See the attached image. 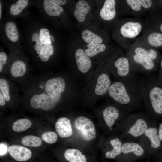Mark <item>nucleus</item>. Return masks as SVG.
<instances>
[{
  "label": "nucleus",
  "instance_id": "nucleus-29",
  "mask_svg": "<svg viewBox=\"0 0 162 162\" xmlns=\"http://www.w3.org/2000/svg\"><path fill=\"white\" fill-rule=\"evenodd\" d=\"M55 128L57 134L61 138L68 137L73 134L71 122L67 117L59 118L56 122Z\"/></svg>",
  "mask_w": 162,
  "mask_h": 162
},
{
  "label": "nucleus",
  "instance_id": "nucleus-40",
  "mask_svg": "<svg viewBox=\"0 0 162 162\" xmlns=\"http://www.w3.org/2000/svg\"><path fill=\"white\" fill-rule=\"evenodd\" d=\"M4 7V0H0V21H1L4 16H3V12Z\"/></svg>",
  "mask_w": 162,
  "mask_h": 162
},
{
  "label": "nucleus",
  "instance_id": "nucleus-2",
  "mask_svg": "<svg viewBox=\"0 0 162 162\" xmlns=\"http://www.w3.org/2000/svg\"><path fill=\"white\" fill-rule=\"evenodd\" d=\"M27 20L21 32L24 51L33 67L41 73L54 72L65 53V35L43 20Z\"/></svg>",
  "mask_w": 162,
  "mask_h": 162
},
{
  "label": "nucleus",
  "instance_id": "nucleus-32",
  "mask_svg": "<svg viewBox=\"0 0 162 162\" xmlns=\"http://www.w3.org/2000/svg\"><path fill=\"white\" fill-rule=\"evenodd\" d=\"M9 61V55L2 46L0 49V76H8Z\"/></svg>",
  "mask_w": 162,
  "mask_h": 162
},
{
  "label": "nucleus",
  "instance_id": "nucleus-16",
  "mask_svg": "<svg viewBox=\"0 0 162 162\" xmlns=\"http://www.w3.org/2000/svg\"><path fill=\"white\" fill-rule=\"evenodd\" d=\"M118 157L120 162H135L148 158L150 156L138 142L124 140L122 147L121 153Z\"/></svg>",
  "mask_w": 162,
  "mask_h": 162
},
{
  "label": "nucleus",
  "instance_id": "nucleus-21",
  "mask_svg": "<svg viewBox=\"0 0 162 162\" xmlns=\"http://www.w3.org/2000/svg\"><path fill=\"white\" fill-rule=\"evenodd\" d=\"M118 7L120 16L129 15L140 17L147 13L139 0H118Z\"/></svg>",
  "mask_w": 162,
  "mask_h": 162
},
{
  "label": "nucleus",
  "instance_id": "nucleus-31",
  "mask_svg": "<svg viewBox=\"0 0 162 162\" xmlns=\"http://www.w3.org/2000/svg\"><path fill=\"white\" fill-rule=\"evenodd\" d=\"M65 159L69 162H86V157L79 150L69 148L65 150L64 154Z\"/></svg>",
  "mask_w": 162,
  "mask_h": 162
},
{
  "label": "nucleus",
  "instance_id": "nucleus-27",
  "mask_svg": "<svg viewBox=\"0 0 162 162\" xmlns=\"http://www.w3.org/2000/svg\"><path fill=\"white\" fill-rule=\"evenodd\" d=\"M8 152L10 155L19 161H24L29 159L32 152L29 149L21 146L13 145L9 146Z\"/></svg>",
  "mask_w": 162,
  "mask_h": 162
},
{
  "label": "nucleus",
  "instance_id": "nucleus-6",
  "mask_svg": "<svg viewBox=\"0 0 162 162\" xmlns=\"http://www.w3.org/2000/svg\"><path fill=\"white\" fill-rule=\"evenodd\" d=\"M65 53L66 62L74 77L86 79L87 81L95 69L93 60L86 54L82 47L78 46L73 50L67 44Z\"/></svg>",
  "mask_w": 162,
  "mask_h": 162
},
{
  "label": "nucleus",
  "instance_id": "nucleus-43",
  "mask_svg": "<svg viewBox=\"0 0 162 162\" xmlns=\"http://www.w3.org/2000/svg\"><path fill=\"white\" fill-rule=\"evenodd\" d=\"M157 5L159 9H162V0H157Z\"/></svg>",
  "mask_w": 162,
  "mask_h": 162
},
{
  "label": "nucleus",
  "instance_id": "nucleus-5",
  "mask_svg": "<svg viewBox=\"0 0 162 162\" xmlns=\"http://www.w3.org/2000/svg\"><path fill=\"white\" fill-rule=\"evenodd\" d=\"M40 13L43 20L59 29H68L71 20L67 10L53 0H34V5Z\"/></svg>",
  "mask_w": 162,
  "mask_h": 162
},
{
  "label": "nucleus",
  "instance_id": "nucleus-36",
  "mask_svg": "<svg viewBox=\"0 0 162 162\" xmlns=\"http://www.w3.org/2000/svg\"><path fill=\"white\" fill-rule=\"evenodd\" d=\"M42 140L45 142L50 144L55 143L57 140V134L54 131H48L44 132L41 136Z\"/></svg>",
  "mask_w": 162,
  "mask_h": 162
},
{
  "label": "nucleus",
  "instance_id": "nucleus-42",
  "mask_svg": "<svg viewBox=\"0 0 162 162\" xmlns=\"http://www.w3.org/2000/svg\"><path fill=\"white\" fill-rule=\"evenodd\" d=\"M7 148L6 146L2 144H0V155L4 154L6 152Z\"/></svg>",
  "mask_w": 162,
  "mask_h": 162
},
{
  "label": "nucleus",
  "instance_id": "nucleus-38",
  "mask_svg": "<svg viewBox=\"0 0 162 162\" xmlns=\"http://www.w3.org/2000/svg\"><path fill=\"white\" fill-rule=\"evenodd\" d=\"M154 156L155 162H162V144L159 152Z\"/></svg>",
  "mask_w": 162,
  "mask_h": 162
},
{
  "label": "nucleus",
  "instance_id": "nucleus-12",
  "mask_svg": "<svg viewBox=\"0 0 162 162\" xmlns=\"http://www.w3.org/2000/svg\"><path fill=\"white\" fill-rule=\"evenodd\" d=\"M0 39L8 49H18L24 50L21 32L15 21L7 16L0 21Z\"/></svg>",
  "mask_w": 162,
  "mask_h": 162
},
{
  "label": "nucleus",
  "instance_id": "nucleus-37",
  "mask_svg": "<svg viewBox=\"0 0 162 162\" xmlns=\"http://www.w3.org/2000/svg\"><path fill=\"white\" fill-rule=\"evenodd\" d=\"M56 3L67 10L70 8L73 4L71 1L67 0H53Z\"/></svg>",
  "mask_w": 162,
  "mask_h": 162
},
{
  "label": "nucleus",
  "instance_id": "nucleus-10",
  "mask_svg": "<svg viewBox=\"0 0 162 162\" xmlns=\"http://www.w3.org/2000/svg\"><path fill=\"white\" fill-rule=\"evenodd\" d=\"M9 78L17 83L27 77L33 70L30 58L23 50L18 49H8Z\"/></svg>",
  "mask_w": 162,
  "mask_h": 162
},
{
  "label": "nucleus",
  "instance_id": "nucleus-22",
  "mask_svg": "<svg viewBox=\"0 0 162 162\" xmlns=\"http://www.w3.org/2000/svg\"><path fill=\"white\" fill-rule=\"evenodd\" d=\"M81 36L82 40L87 44H108L110 40L108 30L105 28L97 32L92 28L86 27L81 31Z\"/></svg>",
  "mask_w": 162,
  "mask_h": 162
},
{
  "label": "nucleus",
  "instance_id": "nucleus-4",
  "mask_svg": "<svg viewBox=\"0 0 162 162\" xmlns=\"http://www.w3.org/2000/svg\"><path fill=\"white\" fill-rule=\"evenodd\" d=\"M98 64L82 91L81 95L83 98L95 100L107 94L112 82L110 73L102 61H99Z\"/></svg>",
  "mask_w": 162,
  "mask_h": 162
},
{
  "label": "nucleus",
  "instance_id": "nucleus-39",
  "mask_svg": "<svg viewBox=\"0 0 162 162\" xmlns=\"http://www.w3.org/2000/svg\"><path fill=\"white\" fill-rule=\"evenodd\" d=\"M159 65L160 66V71L158 80L157 81L162 83V56H161Z\"/></svg>",
  "mask_w": 162,
  "mask_h": 162
},
{
  "label": "nucleus",
  "instance_id": "nucleus-26",
  "mask_svg": "<svg viewBox=\"0 0 162 162\" xmlns=\"http://www.w3.org/2000/svg\"><path fill=\"white\" fill-rule=\"evenodd\" d=\"M92 4L84 0H79L75 4L72 12L74 17L79 23H86L92 10Z\"/></svg>",
  "mask_w": 162,
  "mask_h": 162
},
{
  "label": "nucleus",
  "instance_id": "nucleus-34",
  "mask_svg": "<svg viewBox=\"0 0 162 162\" xmlns=\"http://www.w3.org/2000/svg\"><path fill=\"white\" fill-rule=\"evenodd\" d=\"M42 142L40 138L32 135L25 136L21 140V143L24 146L33 147L40 146Z\"/></svg>",
  "mask_w": 162,
  "mask_h": 162
},
{
  "label": "nucleus",
  "instance_id": "nucleus-1",
  "mask_svg": "<svg viewBox=\"0 0 162 162\" xmlns=\"http://www.w3.org/2000/svg\"><path fill=\"white\" fill-rule=\"evenodd\" d=\"M23 104L48 113L74 98L73 77L65 72L30 74L18 83Z\"/></svg>",
  "mask_w": 162,
  "mask_h": 162
},
{
  "label": "nucleus",
  "instance_id": "nucleus-25",
  "mask_svg": "<svg viewBox=\"0 0 162 162\" xmlns=\"http://www.w3.org/2000/svg\"><path fill=\"white\" fill-rule=\"evenodd\" d=\"M136 40L152 48L162 49V33L155 28L145 27L141 35Z\"/></svg>",
  "mask_w": 162,
  "mask_h": 162
},
{
  "label": "nucleus",
  "instance_id": "nucleus-20",
  "mask_svg": "<svg viewBox=\"0 0 162 162\" xmlns=\"http://www.w3.org/2000/svg\"><path fill=\"white\" fill-rule=\"evenodd\" d=\"M130 112L114 104L106 106L103 110L102 114L106 126L110 131H112L117 121L123 122L126 116Z\"/></svg>",
  "mask_w": 162,
  "mask_h": 162
},
{
  "label": "nucleus",
  "instance_id": "nucleus-35",
  "mask_svg": "<svg viewBox=\"0 0 162 162\" xmlns=\"http://www.w3.org/2000/svg\"><path fill=\"white\" fill-rule=\"evenodd\" d=\"M142 7L147 13L155 12L160 9L157 5V0H139Z\"/></svg>",
  "mask_w": 162,
  "mask_h": 162
},
{
  "label": "nucleus",
  "instance_id": "nucleus-15",
  "mask_svg": "<svg viewBox=\"0 0 162 162\" xmlns=\"http://www.w3.org/2000/svg\"><path fill=\"white\" fill-rule=\"evenodd\" d=\"M155 121L138 140L139 143L150 157L158 153L162 144L158 134V127Z\"/></svg>",
  "mask_w": 162,
  "mask_h": 162
},
{
  "label": "nucleus",
  "instance_id": "nucleus-8",
  "mask_svg": "<svg viewBox=\"0 0 162 162\" xmlns=\"http://www.w3.org/2000/svg\"><path fill=\"white\" fill-rule=\"evenodd\" d=\"M155 121L143 112H130L124 120L121 135L124 141H136Z\"/></svg>",
  "mask_w": 162,
  "mask_h": 162
},
{
  "label": "nucleus",
  "instance_id": "nucleus-14",
  "mask_svg": "<svg viewBox=\"0 0 162 162\" xmlns=\"http://www.w3.org/2000/svg\"><path fill=\"white\" fill-rule=\"evenodd\" d=\"M98 18L107 30H112L119 20L118 0L103 1L98 11Z\"/></svg>",
  "mask_w": 162,
  "mask_h": 162
},
{
  "label": "nucleus",
  "instance_id": "nucleus-9",
  "mask_svg": "<svg viewBox=\"0 0 162 162\" xmlns=\"http://www.w3.org/2000/svg\"><path fill=\"white\" fill-rule=\"evenodd\" d=\"M142 104L147 114L156 121L162 118V83L157 81L142 85Z\"/></svg>",
  "mask_w": 162,
  "mask_h": 162
},
{
  "label": "nucleus",
  "instance_id": "nucleus-11",
  "mask_svg": "<svg viewBox=\"0 0 162 162\" xmlns=\"http://www.w3.org/2000/svg\"><path fill=\"white\" fill-rule=\"evenodd\" d=\"M115 78L124 80L134 76L130 60L120 48H115L102 61Z\"/></svg>",
  "mask_w": 162,
  "mask_h": 162
},
{
  "label": "nucleus",
  "instance_id": "nucleus-18",
  "mask_svg": "<svg viewBox=\"0 0 162 162\" xmlns=\"http://www.w3.org/2000/svg\"><path fill=\"white\" fill-rule=\"evenodd\" d=\"M126 54L130 60L132 73L140 72L149 74L157 70L158 66L151 59L127 51H126Z\"/></svg>",
  "mask_w": 162,
  "mask_h": 162
},
{
  "label": "nucleus",
  "instance_id": "nucleus-7",
  "mask_svg": "<svg viewBox=\"0 0 162 162\" xmlns=\"http://www.w3.org/2000/svg\"><path fill=\"white\" fill-rule=\"evenodd\" d=\"M145 25L144 21L140 17L119 20L112 30V38L121 46L132 43L142 34Z\"/></svg>",
  "mask_w": 162,
  "mask_h": 162
},
{
  "label": "nucleus",
  "instance_id": "nucleus-33",
  "mask_svg": "<svg viewBox=\"0 0 162 162\" xmlns=\"http://www.w3.org/2000/svg\"><path fill=\"white\" fill-rule=\"evenodd\" d=\"M32 124V121L28 118H20L13 123L12 128L16 132H22L30 128Z\"/></svg>",
  "mask_w": 162,
  "mask_h": 162
},
{
  "label": "nucleus",
  "instance_id": "nucleus-17",
  "mask_svg": "<svg viewBox=\"0 0 162 162\" xmlns=\"http://www.w3.org/2000/svg\"><path fill=\"white\" fill-rule=\"evenodd\" d=\"M34 5V0H4L7 16L14 20L18 18L26 20L29 19L30 14L28 8Z\"/></svg>",
  "mask_w": 162,
  "mask_h": 162
},
{
  "label": "nucleus",
  "instance_id": "nucleus-44",
  "mask_svg": "<svg viewBox=\"0 0 162 162\" xmlns=\"http://www.w3.org/2000/svg\"><path fill=\"white\" fill-rule=\"evenodd\" d=\"M146 162H151V161L149 159H148V160H147V161H146Z\"/></svg>",
  "mask_w": 162,
  "mask_h": 162
},
{
  "label": "nucleus",
  "instance_id": "nucleus-19",
  "mask_svg": "<svg viewBox=\"0 0 162 162\" xmlns=\"http://www.w3.org/2000/svg\"><path fill=\"white\" fill-rule=\"evenodd\" d=\"M121 46L126 51L151 59L155 62L157 66L159 65L161 56L158 50L150 47L136 40L132 43Z\"/></svg>",
  "mask_w": 162,
  "mask_h": 162
},
{
  "label": "nucleus",
  "instance_id": "nucleus-28",
  "mask_svg": "<svg viewBox=\"0 0 162 162\" xmlns=\"http://www.w3.org/2000/svg\"><path fill=\"white\" fill-rule=\"evenodd\" d=\"M145 27L154 28L162 33V9L145 16Z\"/></svg>",
  "mask_w": 162,
  "mask_h": 162
},
{
  "label": "nucleus",
  "instance_id": "nucleus-24",
  "mask_svg": "<svg viewBox=\"0 0 162 162\" xmlns=\"http://www.w3.org/2000/svg\"><path fill=\"white\" fill-rule=\"evenodd\" d=\"M87 55L92 60L98 59V61H102L112 52L114 48L106 43L93 44L85 43L83 46Z\"/></svg>",
  "mask_w": 162,
  "mask_h": 162
},
{
  "label": "nucleus",
  "instance_id": "nucleus-13",
  "mask_svg": "<svg viewBox=\"0 0 162 162\" xmlns=\"http://www.w3.org/2000/svg\"><path fill=\"white\" fill-rule=\"evenodd\" d=\"M20 87L7 76H0V106H14L21 103Z\"/></svg>",
  "mask_w": 162,
  "mask_h": 162
},
{
  "label": "nucleus",
  "instance_id": "nucleus-23",
  "mask_svg": "<svg viewBox=\"0 0 162 162\" xmlns=\"http://www.w3.org/2000/svg\"><path fill=\"white\" fill-rule=\"evenodd\" d=\"M74 125L76 130L85 140L89 141L95 138V126L88 118L83 116L78 117L75 119Z\"/></svg>",
  "mask_w": 162,
  "mask_h": 162
},
{
  "label": "nucleus",
  "instance_id": "nucleus-3",
  "mask_svg": "<svg viewBox=\"0 0 162 162\" xmlns=\"http://www.w3.org/2000/svg\"><path fill=\"white\" fill-rule=\"evenodd\" d=\"M141 84L134 75L112 81L106 96L119 107L131 112L139 109L142 104Z\"/></svg>",
  "mask_w": 162,
  "mask_h": 162
},
{
  "label": "nucleus",
  "instance_id": "nucleus-30",
  "mask_svg": "<svg viewBox=\"0 0 162 162\" xmlns=\"http://www.w3.org/2000/svg\"><path fill=\"white\" fill-rule=\"evenodd\" d=\"M124 140L120 135L119 137L111 139L109 141L113 147L111 151L106 152L105 157L107 159H114L118 157L121 154V148Z\"/></svg>",
  "mask_w": 162,
  "mask_h": 162
},
{
  "label": "nucleus",
  "instance_id": "nucleus-41",
  "mask_svg": "<svg viewBox=\"0 0 162 162\" xmlns=\"http://www.w3.org/2000/svg\"><path fill=\"white\" fill-rule=\"evenodd\" d=\"M158 132L159 137L162 142V121L158 127Z\"/></svg>",
  "mask_w": 162,
  "mask_h": 162
}]
</instances>
